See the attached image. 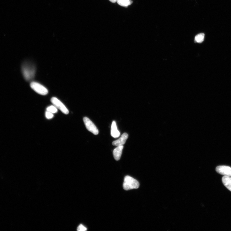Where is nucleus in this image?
Masks as SVG:
<instances>
[{
    "label": "nucleus",
    "instance_id": "obj_3",
    "mask_svg": "<svg viewBox=\"0 0 231 231\" xmlns=\"http://www.w3.org/2000/svg\"><path fill=\"white\" fill-rule=\"evenodd\" d=\"M30 86L34 91L40 94L45 95L48 93V89L44 86L37 82H31Z\"/></svg>",
    "mask_w": 231,
    "mask_h": 231
},
{
    "label": "nucleus",
    "instance_id": "obj_9",
    "mask_svg": "<svg viewBox=\"0 0 231 231\" xmlns=\"http://www.w3.org/2000/svg\"><path fill=\"white\" fill-rule=\"evenodd\" d=\"M111 135L115 138H118L120 136V133L118 130L116 122L114 121L112 122L111 125Z\"/></svg>",
    "mask_w": 231,
    "mask_h": 231
},
{
    "label": "nucleus",
    "instance_id": "obj_6",
    "mask_svg": "<svg viewBox=\"0 0 231 231\" xmlns=\"http://www.w3.org/2000/svg\"><path fill=\"white\" fill-rule=\"evenodd\" d=\"M217 172L221 175L231 177V168L226 166H219L216 168Z\"/></svg>",
    "mask_w": 231,
    "mask_h": 231
},
{
    "label": "nucleus",
    "instance_id": "obj_15",
    "mask_svg": "<svg viewBox=\"0 0 231 231\" xmlns=\"http://www.w3.org/2000/svg\"><path fill=\"white\" fill-rule=\"evenodd\" d=\"M77 230L78 231H85L87 230V228L83 225H80L78 228Z\"/></svg>",
    "mask_w": 231,
    "mask_h": 231
},
{
    "label": "nucleus",
    "instance_id": "obj_1",
    "mask_svg": "<svg viewBox=\"0 0 231 231\" xmlns=\"http://www.w3.org/2000/svg\"><path fill=\"white\" fill-rule=\"evenodd\" d=\"M22 70L24 77L26 80L30 81L34 78L36 70L33 64L25 63L23 65Z\"/></svg>",
    "mask_w": 231,
    "mask_h": 231
},
{
    "label": "nucleus",
    "instance_id": "obj_7",
    "mask_svg": "<svg viewBox=\"0 0 231 231\" xmlns=\"http://www.w3.org/2000/svg\"><path fill=\"white\" fill-rule=\"evenodd\" d=\"M128 137V134L124 133L118 139L113 141L112 144L114 146H118L124 145Z\"/></svg>",
    "mask_w": 231,
    "mask_h": 231
},
{
    "label": "nucleus",
    "instance_id": "obj_12",
    "mask_svg": "<svg viewBox=\"0 0 231 231\" xmlns=\"http://www.w3.org/2000/svg\"><path fill=\"white\" fill-rule=\"evenodd\" d=\"M205 34L203 33L200 34L196 35L195 37V41L196 42L201 43L204 40L205 38Z\"/></svg>",
    "mask_w": 231,
    "mask_h": 231
},
{
    "label": "nucleus",
    "instance_id": "obj_16",
    "mask_svg": "<svg viewBox=\"0 0 231 231\" xmlns=\"http://www.w3.org/2000/svg\"><path fill=\"white\" fill-rule=\"evenodd\" d=\"M109 1L112 3H115L117 2V0H109Z\"/></svg>",
    "mask_w": 231,
    "mask_h": 231
},
{
    "label": "nucleus",
    "instance_id": "obj_4",
    "mask_svg": "<svg viewBox=\"0 0 231 231\" xmlns=\"http://www.w3.org/2000/svg\"><path fill=\"white\" fill-rule=\"evenodd\" d=\"M83 121L85 126L88 131L94 135H97L99 133V131L97 127L88 118L84 117Z\"/></svg>",
    "mask_w": 231,
    "mask_h": 231
},
{
    "label": "nucleus",
    "instance_id": "obj_10",
    "mask_svg": "<svg viewBox=\"0 0 231 231\" xmlns=\"http://www.w3.org/2000/svg\"><path fill=\"white\" fill-rule=\"evenodd\" d=\"M222 182L224 186L231 191V177L228 176H224L222 179Z\"/></svg>",
    "mask_w": 231,
    "mask_h": 231
},
{
    "label": "nucleus",
    "instance_id": "obj_14",
    "mask_svg": "<svg viewBox=\"0 0 231 231\" xmlns=\"http://www.w3.org/2000/svg\"><path fill=\"white\" fill-rule=\"evenodd\" d=\"M46 116L47 119H51L54 117L53 113L47 111L46 112Z\"/></svg>",
    "mask_w": 231,
    "mask_h": 231
},
{
    "label": "nucleus",
    "instance_id": "obj_8",
    "mask_svg": "<svg viewBox=\"0 0 231 231\" xmlns=\"http://www.w3.org/2000/svg\"><path fill=\"white\" fill-rule=\"evenodd\" d=\"M123 148V145L118 146L113 151V155L115 160L118 161L120 159Z\"/></svg>",
    "mask_w": 231,
    "mask_h": 231
},
{
    "label": "nucleus",
    "instance_id": "obj_2",
    "mask_svg": "<svg viewBox=\"0 0 231 231\" xmlns=\"http://www.w3.org/2000/svg\"><path fill=\"white\" fill-rule=\"evenodd\" d=\"M139 182L136 180L129 176H126L123 184V189L126 191L137 189L139 187Z\"/></svg>",
    "mask_w": 231,
    "mask_h": 231
},
{
    "label": "nucleus",
    "instance_id": "obj_13",
    "mask_svg": "<svg viewBox=\"0 0 231 231\" xmlns=\"http://www.w3.org/2000/svg\"><path fill=\"white\" fill-rule=\"evenodd\" d=\"M46 110L47 111L53 114L56 113L57 112V108L54 105H51L48 107Z\"/></svg>",
    "mask_w": 231,
    "mask_h": 231
},
{
    "label": "nucleus",
    "instance_id": "obj_11",
    "mask_svg": "<svg viewBox=\"0 0 231 231\" xmlns=\"http://www.w3.org/2000/svg\"><path fill=\"white\" fill-rule=\"evenodd\" d=\"M117 2L119 5L124 7H127L133 3L131 0H117Z\"/></svg>",
    "mask_w": 231,
    "mask_h": 231
},
{
    "label": "nucleus",
    "instance_id": "obj_5",
    "mask_svg": "<svg viewBox=\"0 0 231 231\" xmlns=\"http://www.w3.org/2000/svg\"><path fill=\"white\" fill-rule=\"evenodd\" d=\"M52 104L57 109H59L65 114H67L69 111L65 106L58 99L55 97H52L51 99Z\"/></svg>",
    "mask_w": 231,
    "mask_h": 231
}]
</instances>
